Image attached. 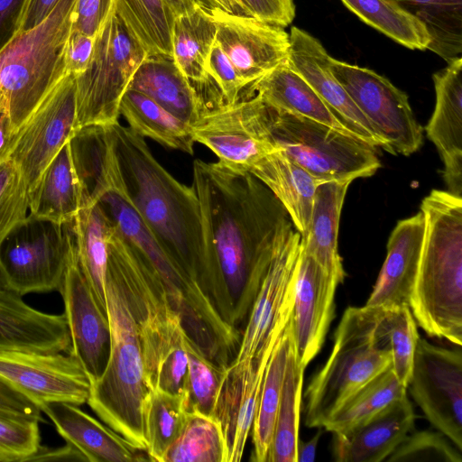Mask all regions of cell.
Segmentation results:
<instances>
[{"label":"cell","instance_id":"d590c367","mask_svg":"<svg viewBox=\"0 0 462 462\" xmlns=\"http://www.w3.org/2000/svg\"><path fill=\"white\" fill-rule=\"evenodd\" d=\"M426 28L428 50L447 62L462 53V0H392Z\"/></svg>","mask_w":462,"mask_h":462},{"label":"cell","instance_id":"52a82bcc","mask_svg":"<svg viewBox=\"0 0 462 462\" xmlns=\"http://www.w3.org/2000/svg\"><path fill=\"white\" fill-rule=\"evenodd\" d=\"M76 0H59L35 28L19 32L0 52V112L18 131L67 75L65 49Z\"/></svg>","mask_w":462,"mask_h":462},{"label":"cell","instance_id":"7bdbcfd3","mask_svg":"<svg viewBox=\"0 0 462 462\" xmlns=\"http://www.w3.org/2000/svg\"><path fill=\"white\" fill-rule=\"evenodd\" d=\"M185 347L188 358L184 389L187 411L211 416L226 368L208 359L189 337Z\"/></svg>","mask_w":462,"mask_h":462},{"label":"cell","instance_id":"6da1fadb","mask_svg":"<svg viewBox=\"0 0 462 462\" xmlns=\"http://www.w3.org/2000/svg\"><path fill=\"white\" fill-rule=\"evenodd\" d=\"M192 186L201 217L202 288L222 319L241 332L274 251L293 225L250 172L196 159Z\"/></svg>","mask_w":462,"mask_h":462},{"label":"cell","instance_id":"6125c7cd","mask_svg":"<svg viewBox=\"0 0 462 462\" xmlns=\"http://www.w3.org/2000/svg\"><path fill=\"white\" fill-rule=\"evenodd\" d=\"M2 289H4V288H3L2 282H1V278H0V291H1Z\"/></svg>","mask_w":462,"mask_h":462},{"label":"cell","instance_id":"be15d7a7","mask_svg":"<svg viewBox=\"0 0 462 462\" xmlns=\"http://www.w3.org/2000/svg\"><path fill=\"white\" fill-rule=\"evenodd\" d=\"M241 2V0H239ZM242 3V2H241Z\"/></svg>","mask_w":462,"mask_h":462},{"label":"cell","instance_id":"ba28073f","mask_svg":"<svg viewBox=\"0 0 462 462\" xmlns=\"http://www.w3.org/2000/svg\"><path fill=\"white\" fill-rule=\"evenodd\" d=\"M268 141L320 182L353 181L381 167L366 143L312 119L265 105Z\"/></svg>","mask_w":462,"mask_h":462},{"label":"cell","instance_id":"f6af8a7d","mask_svg":"<svg viewBox=\"0 0 462 462\" xmlns=\"http://www.w3.org/2000/svg\"><path fill=\"white\" fill-rule=\"evenodd\" d=\"M39 421L0 409V462L30 461L42 447Z\"/></svg>","mask_w":462,"mask_h":462},{"label":"cell","instance_id":"7c38bea8","mask_svg":"<svg viewBox=\"0 0 462 462\" xmlns=\"http://www.w3.org/2000/svg\"><path fill=\"white\" fill-rule=\"evenodd\" d=\"M329 68L392 154L411 155L422 144V127L408 96L372 69L333 57Z\"/></svg>","mask_w":462,"mask_h":462},{"label":"cell","instance_id":"277c9868","mask_svg":"<svg viewBox=\"0 0 462 462\" xmlns=\"http://www.w3.org/2000/svg\"><path fill=\"white\" fill-rule=\"evenodd\" d=\"M424 238L409 307L428 336L462 345V198L433 189L420 204Z\"/></svg>","mask_w":462,"mask_h":462},{"label":"cell","instance_id":"30bf717a","mask_svg":"<svg viewBox=\"0 0 462 462\" xmlns=\"http://www.w3.org/2000/svg\"><path fill=\"white\" fill-rule=\"evenodd\" d=\"M74 242L72 223L28 215L0 245L3 288L21 296L59 291Z\"/></svg>","mask_w":462,"mask_h":462},{"label":"cell","instance_id":"c3c4849f","mask_svg":"<svg viewBox=\"0 0 462 462\" xmlns=\"http://www.w3.org/2000/svg\"><path fill=\"white\" fill-rule=\"evenodd\" d=\"M208 69L226 104L244 99L247 87L216 41L211 48Z\"/></svg>","mask_w":462,"mask_h":462},{"label":"cell","instance_id":"44dd1931","mask_svg":"<svg viewBox=\"0 0 462 462\" xmlns=\"http://www.w3.org/2000/svg\"><path fill=\"white\" fill-rule=\"evenodd\" d=\"M281 334L269 343L259 360L244 367L228 365L226 369L211 415L222 430L226 462L242 459L257 410L266 365Z\"/></svg>","mask_w":462,"mask_h":462},{"label":"cell","instance_id":"ee69618b","mask_svg":"<svg viewBox=\"0 0 462 462\" xmlns=\"http://www.w3.org/2000/svg\"><path fill=\"white\" fill-rule=\"evenodd\" d=\"M382 323L386 332L392 368L399 382L407 387L413 365L419 333L409 306L383 307Z\"/></svg>","mask_w":462,"mask_h":462},{"label":"cell","instance_id":"11a10c76","mask_svg":"<svg viewBox=\"0 0 462 462\" xmlns=\"http://www.w3.org/2000/svg\"><path fill=\"white\" fill-rule=\"evenodd\" d=\"M59 0H30L25 11L21 32H27L39 25L53 10Z\"/></svg>","mask_w":462,"mask_h":462},{"label":"cell","instance_id":"9c48e42d","mask_svg":"<svg viewBox=\"0 0 462 462\" xmlns=\"http://www.w3.org/2000/svg\"><path fill=\"white\" fill-rule=\"evenodd\" d=\"M146 56L113 6L95 37L88 67L76 77L78 133L119 122L122 97Z\"/></svg>","mask_w":462,"mask_h":462},{"label":"cell","instance_id":"ffe728a7","mask_svg":"<svg viewBox=\"0 0 462 462\" xmlns=\"http://www.w3.org/2000/svg\"><path fill=\"white\" fill-rule=\"evenodd\" d=\"M340 283L300 246L291 320L296 356L305 367L323 346L334 318L335 293Z\"/></svg>","mask_w":462,"mask_h":462},{"label":"cell","instance_id":"484cf974","mask_svg":"<svg viewBox=\"0 0 462 462\" xmlns=\"http://www.w3.org/2000/svg\"><path fill=\"white\" fill-rule=\"evenodd\" d=\"M216 32L215 23L203 6L175 17L171 27L173 60L198 93L203 111L226 104L208 69Z\"/></svg>","mask_w":462,"mask_h":462},{"label":"cell","instance_id":"bcb514c9","mask_svg":"<svg viewBox=\"0 0 462 462\" xmlns=\"http://www.w3.org/2000/svg\"><path fill=\"white\" fill-rule=\"evenodd\" d=\"M28 215L27 186L18 167L8 159L0 163V245Z\"/></svg>","mask_w":462,"mask_h":462},{"label":"cell","instance_id":"7402d4cb","mask_svg":"<svg viewBox=\"0 0 462 462\" xmlns=\"http://www.w3.org/2000/svg\"><path fill=\"white\" fill-rule=\"evenodd\" d=\"M433 82L436 102L426 134L444 162L448 191L462 198V57L436 72Z\"/></svg>","mask_w":462,"mask_h":462},{"label":"cell","instance_id":"8d00e7d4","mask_svg":"<svg viewBox=\"0 0 462 462\" xmlns=\"http://www.w3.org/2000/svg\"><path fill=\"white\" fill-rule=\"evenodd\" d=\"M305 368L298 360L293 341L287 362L267 462H296Z\"/></svg>","mask_w":462,"mask_h":462},{"label":"cell","instance_id":"f907efd6","mask_svg":"<svg viewBox=\"0 0 462 462\" xmlns=\"http://www.w3.org/2000/svg\"><path fill=\"white\" fill-rule=\"evenodd\" d=\"M249 15L254 18L287 27L295 17L293 0H241Z\"/></svg>","mask_w":462,"mask_h":462},{"label":"cell","instance_id":"e575fe53","mask_svg":"<svg viewBox=\"0 0 462 462\" xmlns=\"http://www.w3.org/2000/svg\"><path fill=\"white\" fill-rule=\"evenodd\" d=\"M293 345L291 318L269 358L252 426L251 460L267 462L289 355Z\"/></svg>","mask_w":462,"mask_h":462},{"label":"cell","instance_id":"1f68e13d","mask_svg":"<svg viewBox=\"0 0 462 462\" xmlns=\"http://www.w3.org/2000/svg\"><path fill=\"white\" fill-rule=\"evenodd\" d=\"M254 95L271 107L312 119L352 135L336 119L310 85L291 67L288 59L254 82L246 89L245 99Z\"/></svg>","mask_w":462,"mask_h":462},{"label":"cell","instance_id":"ac0fdd59","mask_svg":"<svg viewBox=\"0 0 462 462\" xmlns=\"http://www.w3.org/2000/svg\"><path fill=\"white\" fill-rule=\"evenodd\" d=\"M59 291L70 337L69 353L79 360L92 383L106 365L110 327L107 313L98 305L80 270L75 242Z\"/></svg>","mask_w":462,"mask_h":462},{"label":"cell","instance_id":"f1b7e54d","mask_svg":"<svg viewBox=\"0 0 462 462\" xmlns=\"http://www.w3.org/2000/svg\"><path fill=\"white\" fill-rule=\"evenodd\" d=\"M351 181H324L318 185L301 249L329 275L343 282L346 273L338 253L341 210Z\"/></svg>","mask_w":462,"mask_h":462},{"label":"cell","instance_id":"f546056e","mask_svg":"<svg viewBox=\"0 0 462 462\" xmlns=\"http://www.w3.org/2000/svg\"><path fill=\"white\" fill-rule=\"evenodd\" d=\"M249 172L273 193L295 229L300 236L304 235L310 223L316 189L321 182L280 149L261 158Z\"/></svg>","mask_w":462,"mask_h":462},{"label":"cell","instance_id":"4dcf8cb0","mask_svg":"<svg viewBox=\"0 0 462 462\" xmlns=\"http://www.w3.org/2000/svg\"><path fill=\"white\" fill-rule=\"evenodd\" d=\"M128 89L143 93L190 125L203 112L198 93L170 56H146Z\"/></svg>","mask_w":462,"mask_h":462},{"label":"cell","instance_id":"b9f144b4","mask_svg":"<svg viewBox=\"0 0 462 462\" xmlns=\"http://www.w3.org/2000/svg\"><path fill=\"white\" fill-rule=\"evenodd\" d=\"M163 462H226V446L217 420L187 411L183 429L166 452Z\"/></svg>","mask_w":462,"mask_h":462},{"label":"cell","instance_id":"8fae6325","mask_svg":"<svg viewBox=\"0 0 462 462\" xmlns=\"http://www.w3.org/2000/svg\"><path fill=\"white\" fill-rule=\"evenodd\" d=\"M300 252V234L292 226L274 251L229 365L244 367L259 360L269 343L284 329L293 308Z\"/></svg>","mask_w":462,"mask_h":462},{"label":"cell","instance_id":"680465c9","mask_svg":"<svg viewBox=\"0 0 462 462\" xmlns=\"http://www.w3.org/2000/svg\"><path fill=\"white\" fill-rule=\"evenodd\" d=\"M162 2L173 19L177 16L191 13L198 6L205 8L218 6L209 0H162Z\"/></svg>","mask_w":462,"mask_h":462},{"label":"cell","instance_id":"2e32d148","mask_svg":"<svg viewBox=\"0 0 462 462\" xmlns=\"http://www.w3.org/2000/svg\"><path fill=\"white\" fill-rule=\"evenodd\" d=\"M0 378L37 406L52 402L81 405L91 381L71 353L0 350Z\"/></svg>","mask_w":462,"mask_h":462},{"label":"cell","instance_id":"d6986e66","mask_svg":"<svg viewBox=\"0 0 462 462\" xmlns=\"http://www.w3.org/2000/svg\"><path fill=\"white\" fill-rule=\"evenodd\" d=\"M288 62L315 90L336 119L355 137L389 152L386 143L356 106L329 68L331 56L321 42L298 27L290 33Z\"/></svg>","mask_w":462,"mask_h":462},{"label":"cell","instance_id":"681fc988","mask_svg":"<svg viewBox=\"0 0 462 462\" xmlns=\"http://www.w3.org/2000/svg\"><path fill=\"white\" fill-rule=\"evenodd\" d=\"M113 6V0H76L71 30L96 37Z\"/></svg>","mask_w":462,"mask_h":462},{"label":"cell","instance_id":"f35d334b","mask_svg":"<svg viewBox=\"0 0 462 462\" xmlns=\"http://www.w3.org/2000/svg\"><path fill=\"white\" fill-rule=\"evenodd\" d=\"M187 417L186 394L150 390L143 404V425L150 461L163 462Z\"/></svg>","mask_w":462,"mask_h":462},{"label":"cell","instance_id":"7a4b0ae2","mask_svg":"<svg viewBox=\"0 0 462 462\" xmlns=\"http://www.w3.org/2000/svg\"><path fill=\"white\" fill-rule=\"evenodd\" d=\"M107 126L131 201L162 249L202 288L201 217L194 187L175 179L129 127L119 122Z\"/></svg>","mask_w":462,"mask_h":462},{"label":"cell","instance_id":"d4e9b609","mask_svg":"<svg viewBox=\"0 0 462 462\" xmlns=\"http://www.w3.org/2000/svg\"><path fill=\"white\" fill-rule=\"evenodd\" d=\"M424 228L420 210L396 224L388 239L386 257L366 306H409L421 254Z\"/></svg>","mask_w":462,"mask_h":462},{"label":"cell","instance_id":"5bb4252c","mask_svg":"<svg viewBox=\"0 0 462 462\" xmlns=\"http://www.w3.org/2000/svg\"><path fill=\"white\" fill-rule=\"evenodd\" d=\"M264 111L256 95L205 110L190 125L193 139L213 152L220 165L249 172L261 158L278 150L266 137Z\"/></svg>","mask_w":462,"mask_h":462},{"label":"cell","instance_id":"836d02e7","mask_svg":"<svg viewBox=\"0 0 462 462\" xmlns=\"http://www.w3.org/2000/svg\"><path fill=\"white\" fill-rule=\"evenodd\" d=\"M119 114L129 128L143 138H150L171 149L193 154L190 125L174 116L147 96L127 89L122 97Z\"/></svg>","mask_w":462,"mask_h":462},{"label":"cell","instance_id":"e0dca14e","mask_svg":"<svg viewBox=\"0 0 462 462\" xmlns=\"http://www.w3.org/2000/svg\"><path fill=\"white\" fill-rule=\"evenodd\" d=\"M207 9L216 25V42L247 88L288 59L290 36L283 27L220 6Z\"/></svg>","mask_w":462,"mask_h":462},{"label":"cell","instance_id":"3957f363","mask_svg":"<svg viewBox=\"0 0 462 462\" xmlns=\"http://www.w3.org/2000/svg\"><path fill=\"white\" fill-rule=\"evenodd\" d=\"M106 272L121 289L134 319L149 389L183 393L189 336L161 278L116 226L108 240Z\"/></svg>","mask_w":462,"mask_h":462},{"label":"cell","instance_id":"ab89813d","mask_svg":"<svg viewBox=\"0 0 462 462\" xmlns=\"http://www.w3.org/2000/svg\"><path fill=\"white\" fill-rule=\"evenodd\" d=\"M116 15L147 56L172 57V16L162 0H113Z\"/></svg>","mask_w":462,"mask_h":462},{"label":"cell","instance_id":"816d5d0a","mask_svg":"<svg viewBox=\"0 0 462 462\" xmlns=\"http://www.w3.org/2000/svg\"><path fill=\"white\" fill-rule=\"evenodd\" d=\"M94 45L95 37L71 30L65 49L67 74L78 77L87 69L93 55Z\"/></svg>","mask_w":462,"mask_h":462},{"label":"cell","instance_id":"83f0119b","mask_svg":"<svg viewBox=\"0 0 462 462\" xmlns=\"http://www.w3.org/2000/svg\"><path fill=\"white\" fill-rule=\"evenodd\" d=\"M71 140L51 161L28 192L31 217L57 224H70L89 196Z\"/></svg>","mask_w":462,"mask_h":462},{"label":"cell","instance_id":"9a60e30c","mask_svg":"<svg viewBox=\"0 0 462 462\" xmlns=\"http://www.w3.org/2000/svg\"><path fill=\"white\" fill-rule=\"evenodd\" d=\"M76 77L65 75L19 128L9 159L18 167L28 192L76 130Z\"/></svg>","mask_w":462,"mask_h":462},{"label":"cell","instance_id":"8992f818","mask_svg":"<svg viewBox=\"0 0 462 462\" xmlns=\"http://www.w3.org/2000/svg\"><path fill=\"white\" fill-rule=\"evenodd\" d=\"M109 354L101 376L92 383L87 403L111 429L147 452L143 404L150 389L138 330L121 289L106 272Z\"/></svg>","mask_w":462,"mask_h":462},{"label":"cell","instance_id":"60d3db41","mask_svg":"<svg viewBox=\"0 0 462 462\" xmlns=\"http://www.w3.org/2000/svg\"><path fill=\"white\" fill-rule=\"evenodd\" d=\"M363 22L411 50H428L430 35L421 23L392 0H341Z\"/></svg>","mask_w":462,"mask_h":462},{"label":"cell","instance_id":"94428289","mask_svg":"<svg viewBox=\"0 0 462 462\" xmlns=\"http://www.w3.org/2000/svg\"><path fill=\"white\" fill-rule=\"evenodd\" d=\"M224 10L237 14L249 15L246 9L239 0H209Z\"/></svg>","mask_w":462,"mask_h":462},{"label":"cell","instance_id":"4316f807","mask_svg":"<svg viewBox=\"0 0 462 462\" xmlns=\"http://www.w3.org/2000/svg\"><path fill=\"white\" fill-rule=\"evenodd\" d=\"M71 346L64 314H49L29 306L21 295L0 291V350L43 353L69 352Z\"/></svg>","mask_w":462,"mask_h":462},{"label":"cell","instance_id":"7dc6e473","mask_svg":"<svg viewBox=\"0 0 462 462\" xmlns=\"http://www.w3.org/2000/svg\"><path fill=\"white\" fill-rule=\"evenodd\" d=\"M419 460L462 462V450L438 430H412L386 458L388 462Z\"/></svg>","mask_w":462,"mask_h":462},{"label":"cell","instance_id":"91938a15","mask_svg":"<svg viewBox=\"0 0 462 462\" xmlns=\"http://www.w3.org/2000/svg\"><path fill=\"white\" fill-rule=\"evenodd\" d=\"M322 435V428L309 440L298 439L296 448V462H310L315 460L318 443Z\"/></svg>","mask_w":462,"mask_h":462},{"label":"cell","instance_id":"db71d44e","mask_svg":"<svg viewBox=\"0 0 462 462\" xmlns=\"http://www.w3.org/2000/svg\"><path fill=\"white\" fill-rule=\"evenodd\" d=\"M0 409L42 421L41 409L0 378Z\"/></svg>","mask_w":462,"mask_h":462},{"label":"cell","instance_id":"4fadbf2b","mask_svg":"<svg viewBox=\"0 0 462 462\" xmlns=\"http://www.w3.org/2000/svg\"><path fill=\"white\" fill-rule=\"evenodd\" d=\"M407 390L430 423L462 450L461 346L419 337Z\"/></svg>","mask_w":462,"mask_h":462},{"label":"cell","instance_id":"6f0895ef","mask_svg":"<svg viewBox=\"0 0 462 462\" xmlns=\"http://www.w3.org/2000/svg\"><path fill=\"white\" fill-rule=\"evenodd\" d=\"M50 461V460H83L84 457L71 446L66 444L62 448L56 449L43 448L41 447L39 451L30 459V461Z\"/></svg>","mask_w":462,"mask_h":462},{"label":"cell","instance_id":"cb8c5ba5","mask_svg":"<svg viewBox=\"0 0 462 462\" xmlns=\"http://www.w3.org/2000/svg\"><path fill=\"white\" fill-rule=\"evenodd\" d=\"M67 444L89 462L150 461L145 450L105 426L78 405L52 402L40 406Z\"/></svg>","mask_w":462,"mask_h":462},{"label":"cell","instance_id":"603a6c76","mask_svg":"<svg viewBox=\"0 0 462 462\" xmlns=\"http://www.w3.org/2000/svg\"><path fill=\"white\" fill-rule=\"evenodd\" d=\"M415 413L407 394L346 431L333 434L337 462H381L414 430Z\"/></svg>","mask_w":462,"mask_h":462},{"label":"cell","instance_id":"74e56055","mask_svg":"<svg viewBox=\"0 0 462 462\" xmlns=\"http://www.w3.org/2000/svg\"><path fill=\"white\" fill-rule=\"evenodd\" d=\"M407 394L392 365L359 388L334 410L321 428L332 434L346 431Z\"/></svg>","mask_w":462,"mask_h":462},{"label":"cell","instance_id":"f5cc1de1","mask_svg":"<svg viewBox=\"0 0 462 462\" xmlns=\"http://www.w3.org/2000/svg\"><path fill=\"white\" fill-rule=\"evenodd\" d=\"M30 0H0V52L20 32Z\"/></svg>","mask_w":462,"mask_h":462},{"label":"cell","instance_id":"9f6ffc18","mask_svg":"<svg viewBox=\"0 0 462 462\" xmlns=\"http://www.w3.org/2000/svg\"><path fill=\"white\" fill-rule=\"evenodd\" d=\"M18 131L9 116L0 112V163L8 160L16 142Z\"/></svg>","mask_w":462,"mask_h":462},{"label":"cell","instance_id":"d6a6232c","mask_svg":"<svg viewBox=\"0 0 462 462\" xmlns=\"http://www.w3.org/2000/svg\"><path fill=\"white\" fill-rule=\"evenodd\" d=\"M114 226L109 216L90 194L72 222L80 270L98 305L106 313L108 240Z\"/></svg>","mask_w":462,"mask_h":462},{"label":"cell","instance_id":"5b68a950","mask_svg":"<svg viewBox=\"0 0 462 462\" xmlns=\"http://www.w3.org/2000/svg\"><path fill=\"white\" fill-rule=\"evenodd\" d=\"M383 307H348L335 331L330 355L306 392L305 424L321 427L350 395L392 365Z\"/></svg>","mask_w":462,"mask_h":462}]
</instances>
